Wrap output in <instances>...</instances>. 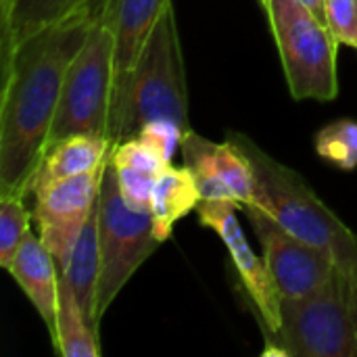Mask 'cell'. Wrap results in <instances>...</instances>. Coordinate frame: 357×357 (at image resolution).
<instances>
[{
	"label": "cell",
	"mask_w": 357,
	"mask_h": 357,
	"mask_svg": "<svg viewBox=\"0 0 357 357\" xmlns=\"http://www.w3.org/2000/svg\"><path fill=\"white\" fill-rule=\"evenodd\" d=\"M138 136L142 140H146L151 146H155L167 161H172L176 149L182 142L184 132L176 123H169V121H153V123H146L138 132Z\"/></svg>",
	"instance_id": "cell-22"
},
{
	"label": "cell",
	"mask_w": 357,
	"mask_h": 357,
	"mask_svg": "<svg viewBox=\"0 0 357 357\" xmlns=\"http://www.w3.org/2000/svg\"><path fill=\"white\" fill-rule=\"evenodd\" d=\"M261 6L278 46L291 96L335 100L339 94V42L328 25L303 0H264Z\"/></svg>",
	"instance_id": "cell-5"
},
{
	"label": "cell",
	"mask_w": 357,
	"mask_h": 357,
	"mask_svg": "<svg viewBox=\"0 0 357 357\" xmlns=\"http://www.w3.org/2000/svg\"><path fill=\"white\" fill-rule=\"evenodd\" d=\"M226 138L243 151L251 165L253 201L249 205L266 211L297 238L328 251L347 278L357 276V234L326 207L305 178L268 155L247 134L228 132Z\"/></svg>",
	"instance_id": "cell-2"
},
{
	"label": "cell",
	"mask_w": 357,
	"mask_h": 357,
	"mask_svg": "<svg viewBox=\"0 0 357 357\" xmlns=\"http://www.w3.org/2000/svg\"><path fill=\"white\" fill-rule=\"evenodd\" d=\"M102 6L98 0L2 52L0 192L31 197L67 71Z\"/></svg>",
	"instance_id": "cell-1"
},
{
	"label": "cell",
	"mask_w": 357,
	"mask_h": 357,
	"mask_svg": "<svg viewBox=\"0 0 357 357\" xmlns=\"http://www.w3.org/2000/svg\"><path fill=\"white\" fill-rule=\"evenodd\" d=\"M349 280V303H351V316H354V324H356L357 335V276L347 278Z\"/></svg>",
	"instance_id": "cell-23"
},
{
	"label": "cell",
	"mask_w": 357,
	"mask_h": 357,
	"mask_svg": "<svg viewBox=\"0 0 357 357\" xmlns=\"http://www.w3.org/2000/svg\"><path fill=\"white\" fill-rule=\"evenodd\" d=\"M98 245H100V280L96 297L98 320L140 270V266L159 249L151 211H138L126 205L117 172L107 163L98 201Z\"/></svg>",
	"instance_id": "cell-7"
},
{
	"label": "cell",
	"mask_w": 357,
	"mask_h": 357,
	"mask_svg": "<svg viewBox=\"0 0 357 357\" xmlns=\"http://www.w3.org/2000/svg\"><path fill=\"white\" fill-rule=\"evenodd\" d=\"M113 88L115 42L105 0L86 44L67 71L59 109L50 128L48 146L75 134H98L109 138Z\"/></svg>",
	"instance_id": "cell-6"
},
{
	"label": "cell",
	"mask_w": 357,
	"mask_h": 357,
	"mask_svg": "<svg viewBox=\"0 0 357 357\" xmlns=\"http://www.w3.org/2000/svg\"><path fill=\"white\" fill-rule=\"evenodd\" d=\"M56 354L63 357H98V333L88 324L71 284L61 276L56 326L50 337Z\"/></svg>",
	"instance_id": "cell-18"
},
{
	"label": "cell",
	"mask_w": 357,
	"mask_h": 357,
	"mask_svg": "<svg viewBox=\"0 0 357 357\" xmlns=\"http://www.w3.org/2000/svg\"><path fill=\"white\" fill-rule=\"evenodd\" d=\"M167 2L169 0H107V15L115 42L113 96L128 84Z\"/></svg>",
	"instance_id": "cell-12"
},
{
	"label": "cell",
	"mask_w": 357,
	"mask_h": 357,
	"mask_svg": "<svg viewBox=\"0 0 357 357\" xmlns=\"http://www.w3.org/2000/svg\"><path fill=\"white\" fill-rule=\"evenodd\" d=\"M243 211L282 297L310 295L337 274L339 266L328 251L297 238L255 205H245Z\"/></svg>",
	"instance_id": "cell-8"
},
{
	"label": "cell",
	"mask_w": 357,
	"mask_h": 357,
	"mask_svg": "<svg viewBox=\"0 0 357 357\" xmlns=\"http://www.w3.org/2000/svg\"><path fill=\"white\" fill-rule=\"evenodd\" d=\"M236 209L243 205L234 199H201L197 205L201 226L213 230L226 245L230 259L236 268L238 280L251 299L259 328L276 331L280 326L282 295L261 257L251 249L247 234L236 218Z\"/></svg>",
	"instance_id": "cell-10"
},
{
	"label": "cell",
	"mask_w": 357,
	"mask_h": 357,
	"mask_svg": "<svg viewBox=\"0 0 357 357\" xmlns=\"http://www.w3.org/2000/svg\"><path fill=\"white\" fill-rule=\"evenodd\" d=\"M261 2H264V0H259V4H261Z\"/></svg>",
	"instance_id": "cell-25"
},
{
	"label": "cell",
	"mask_w": 357,
	"mask_h": 357,
	"mask_svg": "<svg viewBox=\"0 0 357 357\" xmlns=\"http://www.w3.org/2000/svg\"><path fill=\"white\" fill-rule=\"evenodd\" d=\"M98 0H0L2 52Z\"/></svg>",
	"instance_id": "cell-15"
},
{
	"label": "cell",
	"mask_w": 357,
	"mask_h": 357,
	"mask_svg": "<svg viewBox=\"0 0 357 357\" xmlns=\"http://www.w3.org/2000/svg\"><path fill=\"white\" fill-rule=\"evenodd\" d=\"M6 272L25 293L52 337L56 326L61 270L42 238L29 232Z\"/></svg>",
	"instance_id": "cell-13"
},
{
	"label": "cell",
	"mask_w": 357,
	"mask_h": 357,
	"mask_svg": "<svg viewBox=\"0 0 357 357\" xmlns=\"http://www.w3.org/2000/svg\"><path fill=\"white\" fill-rule=\"evenodd\" d=\"M61 276L71 284L88 324L100 335V320L96 314L98 280H100V245H98V211L94 207L90 220L86 222L67 268Z\"/></svg>",
	"instance_id": "cell-16"
},
{
	"label": "cell",
	"mask_w": 357,
	"mask_h": 357,
	"mask_svg": "<svg viewBox=\"0 0 357 357\" xmlns=\"http://www.w3.org/2000/svg\"><path fill=\"white\" fill-rule=\"evenodd\" d=\"M199 203L201 190L197 186L192 172L186 165H169L157 180L151 199V215L155 222V236L159 238V243H165L172 236L178 220H182L190 211H197Z\"/></svg>",
	"instance_id": "cell-17"
},
{
	"label": "cell",
	"mask_w": 357,
	"mask_h": 357,
	"mask_svg": "<svg viewBox=\"0 0 357 357\" xmlns=\"http://www.w3.org/2000/svg\"><path fill=\"white\" fill-rule=\"evenodd\" d=\"M153 121L176 123L184 134L192 130L184 52L172 0L163 8L128 84L113 96L109 138L113 144L134 138Z\"/></svg>",
	"instance_id": "cell-3"
},
{
	"label": "cell",
	"mask_w": 357,
	"mask_h": 357,
	"mask_svg": "<svg viewBox=\"0 0 357 357\" xmlns=\"http://www.w3.org/2000/svg\"><path fill=\"white\" fill-rule=\"evenodd\" d=\"M180 151L184 165L197 180L201 199H234L243 207L253 201L251 165L232 140L213 142L188 130Z\"/></svg>",
	"instance_id": "cell-11"
},
{
	"label": "cell",
	"mask_w": 357,
	"mask_h": 357,
	"mask_svg": "<svg viewBox=\"0 0 357 357\" xmlns=\"http://www.w3.org/2000/svg\"><path fill=\"white\" fill-rule=\"evenodd\" d=\"M264 356L357 357V335L349 280L337 274L318 291L303 297H282L280 326L261 328Z\"/></svg>",
	"instance_id": "cell-4"
},
{
	"label": "cell",
	"mask_w": 357,
	"mask_h": 357,
	"mask_svg": "<svg viewBox=\"0 0 357 357\" xmlns=\"http://www.w3.org/2000/svg\"><path fill=\"white\" fill-rule=\"evenodd\" d=\"M33 211L25 207V197L0 192V266L8 270L19 247L31 232Z\"/></svg>",
	"instance_id": "cell-19"
},
{
	"label": "cell",
	"mask_w": 357,
	"mask_h": 357,
	"mask_svg": "<svg viewBox=\"0 0 357 357\" xmlns=\"http://www.w3.org/2000/svg\"><path fill=\"white\" fill-rule=\"evenodd\" d=\"M107 163L109 159L90 174L46 184L33 192V222L40 230L38 236L52 253L61 272L67 268L73 247L96 207Z\"/></svg>",
	"instance_id": "cell-9"
},
{
	"label": "cell",
	"mask_w": 357,
	"mask_h": 357,
	"mask_svg": "<svg viewBox=\"0 0 357 357\" xmlns=\"http://www.w3.org/2000/svg\"><path fill=\"white\" fill-rule=\"evenodd\" d=\"M316 153L337 165L339 169L351 172L357 167V121L335 119L316 134Z\"/></svg>",
	"instance_id": "cell-20"
},
{
	"label": "cell",
	"mask_w": 357,
	"mask_h": 357,
	"mask_svg": "<svg viewBox=\"0 0 357 357\" xmlns=\"http://www.w3.org/2000/svg\"><path fill=\"white\" fill-rule=\"evenodd\" d=\"M324 6L333 38L357 50V0H324Z\"/></svg>",
	"instance_id": "cell-21"
},
{
	"label": "cell",
	"mask_w": 357,
	"mask_h": 357,
	"mask_svg": "<svg viewBox=\"0 0 357 357\" xmlns=\"http://www.w3.org/2000/svg\"><path fill=\"white\" fill-rule=\"evenodd\" d=\"M324 23H326V6H324V0H303Z\"/></svg>",
	"instance_id": "cell-24"
},
{
	"label": "cell",
	"mask_w": 357,
	"mask_h": 357,
	"mask_svg": "<svg viewBox=\"0 0 357 357\" xmlns=\"http://www.w3.org/2000/svg\"><path fill=\"white\" fill-rule=\"evenodd\" d=\"M111 149L113 142L107 136H98V134H75L50 144L36 172L31 184V197L40 186L84 176L98 169L109 159Z\"/></svg>",
	"instance_id": "cell-14"
}]
</instances>
